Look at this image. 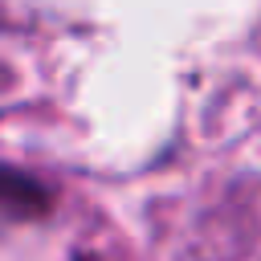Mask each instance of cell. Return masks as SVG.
<instances>
[{"instance_id":"obj_1","label":"cell","mask_w":261,"mask_h":261,"mask_svg":"<svg viewBox=\"0 0 261 261\" xmlns=\"http://www.w3.org/2000/svg\"><path fill=\"white\" fill-rule=\"evenodd\" d=\"M0 208L20 212V216H41L49 208V192L33 175L12 171V167H0Z\"/></svg>"},{"instance_id":"obj_2","label":"cell","mask_w":261,"mask_h":261,"mask_svg":"<svg viewBox=\"0 0 261 261\" xmlns=\"http://www.w3.org/2000/svg\"><path fill=\"white\" fill-rule=\"evenodd\" d=\"M77 261H94V257H77Z\"/></svg>"}]
</instances>
